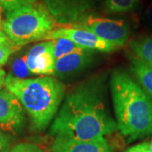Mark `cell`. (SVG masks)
<instances>
[{"mask_svg": "<svg viewBox=\"0 0 152 152\" xmlns=\"http://www.w3.org/2000/svg\"><path fill=\"white\" fill-rule=\"evenodd\" d=\"M106 77L82 82L67 96L51 126V134L81 141L101 140L118 129L107 104Z\"/></svg>", "mask_w": 152, "mask_h": 152, "instance_id": "cell-1", "label": "cell"}, {"mask_svg": "<svg viewBox=\"0 0 152 152\" xmlns=\"http://www.w3.org/2000/svg\"><path fill=\"white\" fill-rule=\"evenodd\" d=\"M111 94L116 123L129 141L152 134V99L127 72L112 74Z\"/></svg>", "mask_w": 152, "mask_h": 152, "instance_id": "cell-2", "label": "cell"}, {"mask_svg": "<svg viewBox=\"0 0 152 152\" xmlns=\"http://www.w3.org/2000/svg\"><path fill=\"white\" fill-rule=\"evenodd\" d=\"M4 86L20 101L36 131L44 130L50 124L65 94L64 85L50 76L18 79L10 74L6 75Z\"/></svg>", "mask_w": 152, "mask_h": 152, "instance_id": "cell-3", "label": "cell"}, {"mask_svg": "<svg viewBox=\"0 0 152 152\" xmlns=\"http://www.w3.org/2000/svg\"><path fill=\"white\" fill-rule=\"evenodd\" d=\"M56 24L46 6L37 2L6 13L2 31L11 42L22 48L33 42L45 40L55 29Z\"/></svg>", "mask_w": 152, "mask_h": 152, "instance_id": "cell-4", "label": "cell"}, {"mask_svg": "<svg viewBox=\"0 0 152 152\" xmlns=\"http://www.w3.org/2000/svg\"><path fill=\"white\" fill-rule=\"evenodd\" d=\"M71 26L85 29L94 33L98 37L113 45L118 49L128 42L130 34L129 25L124 20H114L93 15Z\"/></svg>", "mask_w": 152, "mask_h": 152, "instance_id": "cell-5", "label": "cell"}, {"mask_svg": "<svg viewBox=\"0 0 152 152\" xmlns=\"http://www.w3.org/2000/svg\"><path fill=\"white\" fill-rule=\"evenodd\" d=\"M97 3L98 0H45V6L57 24L72 26L91 15Z\"/></svg>", "mask_w": 152, "mask_h": 152, "instance_id": "cell-6", "label": "cell"}, {"mask_svg": "<svg viewBox=\"0 0 152 152\" xmlns=\"http://www.w3.org/2000/svg\"><path fill=\"white\" fill-rule=\"evenodd\" d=\"M26 124L25 109L8 90L0 91V130L15 135Z\"/></svg>", "mask_w": 152, "mask_h": 152, "instance_id": "cell-7", "label": "cell"}, {"mask_svg": "<svg viewBox=\"0 0 152 152\" xmlns=\"http://www.w3.org/2000/svg\"><path fill=\"white\" fill-rule=\"evenodd\" d=\"M61 37L70 40L82 48L92 51L111 53L118 49L113 45L98 37L94 33L85 29L74 27L71 26L55 28L48 34V36L45 37V40H53Z\"/></svg>", "mask_w": 152, "mask_h": 152, "instance_id": "cell-8", "label": "cell"}, {"mask_svg": "<svg viewBox=\"0 0 152 152\" xmlns=\"http://www.w3.org/2000/svg\"><path fill=\"white\" fill-rule=\"evenodd\" d=\"M25 56L31 74L38 75H53L55 58L52 40L36 44L29 49Z\"/></svg>", "mask_w": 152, "mask_h": 152, "instance_id": "cell-9", "label": "cell"}, {"mask_svg": "<svg viewBox=\"0 0 152 152\" xmlns=\"http://www.w3.org/2000/svg\"><path fill=\"white\" fill-rule=\"evenodd\" d=\"M94 59L95 51L88 49L65 55L55 60L53 75L60 79L72 77L86 69Z\"/></svg>", "mask_w": 152, "mask_h": 152, "instance_id": "cell-10", "label": "cell"}, {"mask_svg": "<svg viewBox=\"0 0 152 152\" xmlns=\"http://www.w3.org/2000/svg\"><path fill=\"white\" fill-rule=\"evenodd\" d=\"M51 152H114L106 139L101 140L81 141L55 136Z\"/></svg>", "mask_w": 152, "mask_h": 152, "instance_id": "cell-11", "label": "cell"}, {"mask_svg": "<svg viewBox=\"0 0 152 152\" xmlns=\"http://www.w3.org/2000/svg\"><path fill=\"white\" fill-rule=\"evenodd\" d=\"M130 70L140 86L152 99V67L134 55H129Z\"/></svg>", "mask_w": 152, "mask_h": 152, "instance_id": "cell-12", "label": "cell"}, {"mask_svg": "<svg viewBox=\"0 0 152 152\" xmlns=\"http://www.w3.org/2000/svg\"><path fill=\"white\" fill-rule=\"evenodd\" d=\"M129 48L134 56L152 67V35L132 41Z\"/></svg>", "mask_w": 152, "mask_h": 152, "instance_id": "cell-13", "label": "cell"}, {"mask_svg": "<svg viewBox=\"0 0 152 152\" xmlns=\"http://www.w3.org/2000/svg\"><path fill=\"white\" fill-rule=\"evenodd\" d=\"M140 0H103L102 6L107 14H125L138 8Z\"/></svg>", "mask_w": 152, "mask_h": 152, "instance_id": "cell-14", "label": "cell"}, {"mask_svg": "<svg viewBox=\"0 0 152 152\" xmlns=\"http://www.w3.org/2000/svg\"><path fill=\"white\" fill-rule=\"evenodd\" d=\"M52 41L53 42V55L55 60L65 55L70 54L75 52H80L85 49L67 38H57Z\"/></svg>", "mask_w": 152, "mask_h": 152, "instance_id": "cell-15", "label": "cell"}, {"mask_svg": "<svg viewBox=\"0 0 152 152\" xmlns=\"http://www.w3.org/2000/svg\"><path fill=\"white\" fill-rule=\"evenodd\" d=\"M12 75L18 79H27L31 72L29 71L26 61V56H19L12 62Z\"/></svg>", "mask_w": 152, "mask_h": 152, "instance_id": "cell-16", "label": "cell"}, {"mask_svg": "<svg viewBox=\"0 0 152 152\" xmlns=\"http://www.w3.org/2000/svg\"><path fill=\"white\" fill-rule=\"evenodd\" d=\"M20 48V47L11 42L10 38H8L5 42L0 44V67L4 65L11 55L16 53Z\"/></svg>", "mask_w": 152, "mask_h": 152, "instance_id": "cell-17", "label": "cell"}, {"mask_svg": "<svg viewBox=\"0 0 152 152\" xmlns=\"http://www.w3.org/2000/svg\"><path fill=\"white\" fill-rule=\"evenodd\" d=\"M37 0H0V4L5 13L16 10L20 7L36 4Z\"/></svg>", "mask_w": 152, "mask_h": 152, "instance_id": "cell-18", "label": "cell"}, {"mask_svg": "<svg viewBox=\"0 0 152 152\" xmlns=\"http://www.w3.org/2000/svg\"><path fill=\"white\" fill-rule=\"evenodd\" d=\"M7 152H43L37 145L31 143H20L10 148Z\"/></svg>", "mask_w": 152, "mask_h": 152, "instance_id": "cell-19", "label": "cell"}, {"mask_svg": "<svg viewBox=\"0 0 152 152\" xmlns=\"http://www.w3.org/2000/svg\"><path fill=\"white\" fill-rule=\"evenodd\" d=\"M10 138L4 132L0 130V152H7L10 150Z\"/></svg>", "mask_w": 152, "mask_h": 152, "instance_id": "cell-20", "label": "cell"}, {"mask_svg": "<svg viewBox=\"0 0 152 152\" xmlns=\"http://www.w3.org/2000/svg\"><path fill=\"white\" fill-rule=\"evenodd\" d=\"M125 152H150L149 151V144L145 142L141 144H138L134 146L130 147Z\"/></svg>", "mask_w": 152, "mask_h": 152, "instance_id": "cell-21", "label": "cell"}, {"mask_svg": "<svg viewBox=\"0 0 152 152\" xmlns=\"http://www.w3.org/2000/svg\"><path fill=\"white\" fill-rule=\"evenodd\" d=\"M145 20L148 23V25L152 26V2L147 7L146 10H145Z\"/></svg>", "mask_w": 152, "mask_h": 152, "instance_id": "cell-22", "label": "cell"}, {"mask_svg": "<svg viewBox=\"0 0 152 152\" xmlns=\"http://www.w3.org/2000/svg\"><path fill=\"white\" fill-rule=\"evenodd\" d=\"M6 78L5 71L2 69H0V89L3 86V85H4V80Z\"/></svg>", "mask_w": 152, "mask_h": 152, "instance_id": "cell-23", "label": "cell"}, {"mask_svg": "<svg viewBox=\"0 0 152 152\" xmlns=\"http://www.w3.org/2000/svg\"><path fill=\"white\" fill-rule=\"evenodd\" d=\"M8 37L5 35V33L3 31H0V44L3 43L4 42H5L6 40L8 39Z\"/></svg>", "mask_w": 152, "mask_h": 152, "instance_id": "cell-24", "label": "cell"}, {"mask_svg": "<svg viewBox=\"0 0 152 152\" xmlns=\"http://www.w3.org/2000/svg\"><path fill=\"white\" fill-rule=\"evenodd\" d=\"M4 9H3V7L1 5V4H0V31H2V25H3V21H4V20H3V15H4Z\"/></svg>", "mask_w": 152, "mask_h": 152, "instance_id": "cell-25", "label": "cell"}, {"mask_svg": "<svg viewBox=\"0 0 152 152\" xmlns=\"http://www.w3.org/2000/svg\"><path fill=\"white\" fill-rule=\"evenodd\" d=\"M148 144H149V151H150V152H152V140Z\"/></svg>", "mask_w": 152, "mask_h": 152, "instance_id": "cell-26", "label": "cell"}]
</instances>
